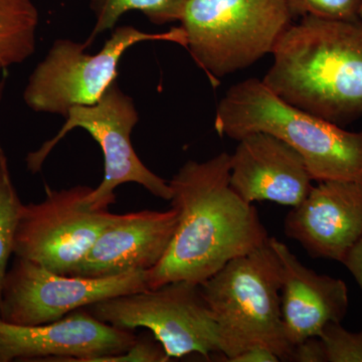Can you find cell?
I'll return each instance as SVG.
<instances>
[{"mask_svg":"<svg viewBox=\"0 0 362 362\" xmlns=\"http://www.w3.org/2000/svg\"><path fill=\"white\" fill-rule=\"evenodd\" d=\"M230 156L187 161L169 180L177 226L163 258L147 274L149 289L176 281L202 284L232 259L268 244L258 211L230 185Z\"/></svg>","mask_w":362,"mask_h":362,"instance_id":"obj_1","label":"cell"},{"mask_svg":"<svg viewBox=\"0 0 362 362\" xmlns=\"http://www.w3.org/2000/svg\"><path fill=\"white\" fill-rule=\"evenodd\" d=\"M263 82L284 101L341 126L362 117V18L305 16L272 52Z\"/></svg>","mask_w":362,"mask_h":362,"instance_id":"obj_2","label":"cell"},{"mask_svg":"<svg viewBox=\"0 0 362 362\" xmlns=\"http://www.w3.org/2000/svg\"><path fill=\"white\" fill-rule=\"evenodd\" d=\"M214 128L221 137L239 140L269 133L303 157L314 181L362 183V131L341 126L284 101L258 78L232 86L216 107Z\"/></svg>","mask_w":362,"mask_h":362,"instance_id":"obj_3","label":"cell"},{"mask_svg":"<svg viewBox=\"0 0 362 362\" xmlns=\"http://www.w3.org/2000/svg\"><path fill=\"white\" fill-rule=\"evenodd\" d=\"M199 285L218 325L221 361L254 346L291 361L281 308L282 270L269 242L228 262Z\"/></svg>","mask_w":362,"mask_h":362,"instance_id":"obj_4","label":"cell"},{"mask_svg":"<svg viewBox=\"0 0 362 362\" xmlns=\"http://www.w3.org/2000/svg\"><path fill=\"white\" fill-rule=\"evenodd\" d=\"M286 0H187V49L211 84L272 54L291 25Z\"/></svg>","mask_w":362,"mask_h":362,"instance_id":"obj_5","label":"cell"},{"mask_svg":"<svg viewBox=\"0 0 362 362\" xmlns=\"http://www.w3.org/2000/svg\"><path fill=\"white\" fill-rule=\"evenodd\" d=\"M146 40L175 42L187 49L183 28L166 33H143L131 25L119 26L96 54L71 40L54 42L28 78L23 99L32 110L66 117L75 106L96 104L116 82L118 65L130 47Z\"/></svg>","mask_w":362,"mask_h":362,"instance_id":"obj_6","label":"cell"},{"mask_svg":"<svg viewBox=\"0 0 362 362\" xmlns=\"http://www.w3.org/2000/svg\"><path fill=\"white\" fill-rule=\"evenodd\" d=\"M85 309L119 329H148L169 361L192 354L206 358L221 354L218 325L197 283H166Z\"/></svg>","mask_w":362,"mask_h":362,"instance_id":"obj_7","label":"cell"},{"mask_svg":"<svg viewBox=\"0 0 362 362\" xmlns=\"http://www.w3.org/2000/svg\"><path fill=\"white\" fill-rule=\"evenodd\" d=\"M139 120L132 98L124 94L117 83L112 84L96 104L75 106L69 110L58 134L26 157L28 170L37 173L62 139L71 130L87 131L103 152L104 177L93 188L88 202L103 209L116 202L115 189L124 183H137L163 201H171L169 181L159 177L144 165L131 143V133Z\"/></svg>","mask_w":362,"mask_h":362,"instance_id":"obj_8","label":"cell"},{"mask_svg":"<svg viewBox=\"0 0 362 362\" xmlns=\"http://www.w3.org/2000/svg\"><path fill=\"white\" fill-rule=\"evenodd\" d=\"M87 185L52 189L45 185L44 201L21 204L14 235L13 254L45 268L71 275L95 240L118 218L107 207L88 202Z\"/></svg>","mask_w":362,"mask_h":362,"instance_id":"obj_9","label":"cell"},{"mask_svg":"<svg viewBox=\"0 0 362 362\" xmlns=\"http://www.w3.org/2000/svg\"><path fill=\"white\" fill-rule=\"evenodd\" d=\"M148 271L104 278L63 275L16 257L2 284L0 319L20 325L56 322L110 298L149 289Z\"/></svg>","mask_w":362,"mask_h":362,"instance_id":"obj_10","label":"cell"},{"mask_svg":"<svg viewBox=\"0 0 362 362\" xmlns=\"http://www.w3.org/2000/svg\"><path fill=\"white\" fill-rule=\"evenodd\" d=\"M132 330L119 329L80 309L56 322L20 325L0 319V362H96L134 344Z\"/></svg>","mask_w":362,"mask_h":362,"instance_id":"obj_11","label":"cell"},{"mask_svg":"<svg viewBox=\"0 0 362 362\" xmlns=\"http://www.w3.org/2000/svg\"><path fill=\"white\" fill-rule=\"evenodd\" d=\"M284 232L312 258L339 262L362 238V183L322 181L284 221Z\"/></svg>","mask_w":362,"mask_h":362,"instance_id":"obj_12","label":"cell"},{"mask_svg":"<svg viewBox=\"0 0 362 362\" xmlns=\"http://www.w3.org/2000/svg\"><path fill=\"white\" fill-rule=\"evenodd\" d=\"M312 181L303 157L269 133L245 136L230 156V187L247 204L299 206L311 192Z\"/></svg>","mask_w":362,"mask_h":362,"instance_id":"obj_13","label":"cell"},{"mask_svg":"<svg viewBox=\"0 0 362 362\" xmlns=\"http://www.w3.org/2000/svg\"><path fill=\"white\" fill-rule=\"evenodd\" d=\"M177 221L173 206L165 211L119 214L100 233L71 276L104 278L154 268L168 252Z\"/></svg>","mask_w":362,"mask_h":362,"instance_id":"obj_14","label":"cell"},{"mask_svg":"<svg viewBox=\"0 0 362 362\" xmlns=\"http://www.w3.org/2000/svg\"><path fill=\"white\" fill-rule=\"evenodd\" d=\"M282 270L281 308L292 346L320 335L328 323H341L349 311V288L342 280L304 266L284 243L270 238Z\"/></svg>","mask_w":362,"mask_h":362,"instance_id":"obj_15","label":"cell"},{"mask_svg":"<svg viewBox=\"0 0 362 362\" xmlns=\"http://www.w3.org/2000/svg\"><path fill=\"white\" fill-rule=\"evenodd\" d=\"M37 25L33 0H0V71L32 56Z\"/></svg>","mask_w":362,"mask_h":362,"instance_id":"obj_16","label":"cell"},{"mask_svg":"<svg viewBox=\"0 0 362 362\" xmlns=\"http://www.w3.org/2000/svg\"><path fill=\"white\" fill-rule=\"evenodd\" d=\"M187 0H90V8L96 18V23L86 40L85 47H90L98 35L112 30L124 13L131 11H141L156 25L181 21Z\"/></svg>","mask_w":362,"mask_h":362,"instance_id":"obj_17","label":"cell"},{"mask_svg":"<svg viewBox=\"0 0 362 362\" xmlns=\"http://www.w3.org/2000/svg\"><path fill=\"white\" fill-rule=\"evenodd\" d=\"M21 202L9 173L7 157L0 146V300L7 264L13 254L14 235Z\"/></svg>","mask_w":362,"mask_h":362,"instance_id":"obj_18","label":"cell"},{"mask_svg":"<svg viewBox=\"0 0 362 362\" xmlns=\"http://www.w3.org/2000/svg\"><path fill=\"white\" fill-rule=\"evenodd\" d=\"M292 18L314 16L327 21L358 20L361 0H286Z\"/></svg>","mask_w":362,"mask_h":362,"instance_id":"obj_19","label":"cell"},{"mask_svg":"<svg viewBox=\"0 0 362 362\" xmlns=\"http://www.w3.org/2000/svg\"><path fill=\"white\" fill-rule=\"evenodd\" d=\"M318 337L327 362H362V331L350 332L340 323H328Z\"/></svg>","mask_w":362,"mask_h":362,"instance_id":"obj_20","label":"cell"},{"mask_svg":"<svg viewBox=\"0 0 362 362\" xmlns=\"http://www.w3.org/2000/svg\"><path fill=\"white\" fill-rule=\"evenodd\" d=\"M98 361H145V362H166L169 361L168 356L156 338H137L134 344L122 354L107 356L98 359Z\"/></svg>","mask_w":362,"mask_h":362,"instance_id":"obj_21","label":"cell"},{"mask_svg":"<svg viewBox=\"0 0 362 362\" xmlns=\"http://www.w3.org/2000/svg\"><path fill=\"white\" fill-rule=\"evenodd\" d=\"M295 362H327L320 337H309L293 346L291 361Z\"/></svg>","mask_w":362,"mask_h":362,"instance_id":"obj_22","label":"cell"},{"mask_svg":"<svg viewBox=\"0 0 362 362\" xmlns=\"http://www.w3.org/2000/svg\"><path fill=\"white\" fill-rule=\"evenodd\" d=\"M280 358L275 352L263 346H254L240 352L228 362H278Z\"/></svg>","mask_w":362,"mask_h":362,"instance_id":"obj_23","label":"cell"},{"mask_svg":"<svg viewBox=\"0 0 362 362\" xmlns=\"http://www.w3.org/2000/svg\"><path fill=\"white\" fill-rule=\"evenodd\" d=\"M342 264L351 273L362 290V238L356 243V246L350 250L343 259Z\"/></svg>","mask_w":362,"mask_h":362,"instance_id":"obj_24","label":"cell"},{"mask_svg":"<svg viewBox=\"0 0 362 362\" xmlns=\"http://www.w3.org/2000/svg\"><path fill=\"white\" fill-rule=\"evenodd\" d=\"M4 88H6V80L4 78V80L0 81V102H1L2 97H4Z\"/></svg>","mask_w":362,"mask_h":362,"instance_id":"obj_25","label":"cell"},{"mask_svg":"<svg viewBox=\"0 0 362 362\" xmlns=\"http://www.w3.org/2000/svg\"><path fill=\"white\" fill-rule=\"evenodd\" d=\"M359 18H362V0H361V7H359Z\"/></svg>","mask_w":362,"mask_h":362,"instance_id":"obj_26","label":"cell"}]
</instances>
